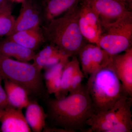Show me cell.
Segmentation results:
<instances>
[{
	"instance_id": "6da1fadb",
	"label": "cell",
	"mask_w": 132,
	"mask_h": 132,
	"mask_svg": "<svg viewBox=\"0 0 132 132\" xmlns=\"http://www.w3.org/2000/svg\"><path fill=\"white\" fill-rule=\"evenodd\" d=\"M47 118L54 126L68 132L85 131L87 121L95 110L86 86L63 98L48 100Z\"/></svg>"
},
{
	"instance_id": "7a4b0ae2",
	"label": "cell",
	"mask_w": 132,
	"mask_h": 132,
	"mask_svg": "<svg viewBox=\"0 0 132 132\" xmlns=\"http://www.w3.org/2000/svg\"><path fill=\"white\" fill-rule=\"evenodd\" d=\"M80 3L41 26L46 42L55 46L71 58L77 56L88 43L79 26Z\"/></svg>"
},
{
	"instance_id": "3957f363",
	"label": "cell",
	"mask_w": 132,
	"mask_h": 132,
	"mask_svg": "<svg viewBox=\"0 0 132 132\" xmlns=\"http://www.w3.org/2000/svg\"><path fill=\"white\" fill-rule=\"evenodd\" d=\"M86 87L92 100L95 114L108 110L121 98L128 95L114 71L109 67L91 74Z\"/></svg>"
},
{
	"instance_id": "277c9868",
	"label": "cell",
	"mask_w": 132,
	"mask_h": 132,
	"mask_svg": "<svg viewBox=\"0 0 132 132\" xmlns=\"http://www.w3.org/2000/svg\"><path fill=\"white\" fill-rule=\"evenodd\" d=\"M132 98L125 95L112 107L95 114L87 121V132H131Z\"/></svg>"
},
{
	"instance_id": "5b68a950",
	"label": "cell",
	"mask_w": 132,
	"mask_h": 132,
	"mask_svg": "<svg viewBox=\"0 0 132 132\" xmlns=\"http://www.w3.org/2000/svg\"><path fill=\"white\" fill-rule=\"evenodd\" d=\"M42 71L33 64L0 53V76L24 87L29 95L40 96L44 90Z\"/></svg>"
},
{
	"instance_id": "8992f818",
	"label": "cell",
	"mask_w": 132,
	"mask_h": 132,
	"mask_svg": "<svg viewBox=\"0 0 132 132\" xmlns=\"http://www.w3.org/2000/svg\"><path fill=\"white\" fill-rule=\"evenodd\" d=\"M102 32L98 46L111 55L132 48V13L117 20L101 24Z\"/></svg>"
},
{
	"instance_id": "52a82bcc",
	"label": "cell",
	"mask_w": 132,
	"mask_h": 132,
	"mask_svg": "<svg viewBox=\"0 0 132 132\" xmlns=\"http://www.w3.org/2000/svg\"><path fill=\"white\" fill-rule=\"evenodd\" d=\"M81 69L85 77L94 71L107 67L111 55L94 44L87 43L80 50L78 55Z\"/></svg>"
},
{
	"instance_id": "ba28073f",
	"label": "cell",
	"mask_w": 132,
	"mask_h": 132,
	"mask_svg": "<svg viewBox=\"0 0 132 132\" xmlns=\"http://www.w3.org/2000/svg\"><path fill=\"white\" fill-rule=\"evenodd\" d=\"M98 14L101 24H107L132 13V7L123 0H82Z\"/></svg>"
},
{
	"instance_id": "9c48e42d",
	"label": "cell",
	"mask_w": 132,
	"mask_h": 132,
	"mask_svg": "<svg viewBox=\"0 0 132 132\" xmlns=\"http://www.w3.org/2000/svg\"><path fill=\"white\" fill-rule=\"evenodd\" d=\"M79 24L80 29L88 43L98 46L102 32V26L98 14L86 3H80Z\"/></svg>"
},
{
	"instance_id": "30bf717a",
	"label": "cell",
	"mask_w": 132,
	"mask_h": 132,
	"mask_svg": "<svg viewBox=\"0 0 132 132\" xmlns=\"http://www.w3.org/2000/svg\"><path fill=\"white\" fill-rule=\"evenodd\" d=\"M109 67L114 71L120 81L125 93L132 97V48L122 54L111 55Z\"/></svg>"
},
{
	"instance_id": "8fae6325",
	"label": "cell",
	"mask_w": 132,
	"mask_h": 132,
	"mask_svg": "<svg viewBox=\"0 0 132 132\" xmlns=\"http://www.w3.org/2000/svg\"><path fill=\"white\" fill-rule=\"evenodd\" d=\"M21 3L20 14L15 19L10 35L19 31L40 27L42 25L41 13L33 0H24Z\"/></svg>"
},
{
	"instance_id": "7c38bea8",
	"label": "cell",
	"mask_w": 132,
	"mask_h": 132,
	"mask_svg": "<svg viewBox=\"0 0 132 132\" xmlns=\"http://www.w3.org/2000/svg\"><path fill=\"white\" fill-rule=\"evenodd\" d=\"M42 16L45 25L79 5L82 0H33Z\"/></svg>"
},
{
	"instance_id": "4fadbf2b",
	"label": "cell",
	"mask_w": 132,
	"mask_h": 132,
	"mask_svg": "<svg viewBox=\"0 0 132 132\" xmlns=\"http://www.w3.org/2000/svg\"><path fill=\"white\" fill-rule=\"evenodd\" d=\"M22 110L9 105L3 111L0 118L1 131L31 132Z\"/></svg>"
},
{
	"instance_id": "5bb4252c",
	"label": "cell",
	"mask_w": 132,
	"mask_h": 132,
	"mask_svg": "<svg viewBox=\"0 0 132 132\" xmlns=\"http://www.w3.org/2000/svg\"><path fill=\"white\" fill-rule=\"evenodd\" d=\"M6 37L34 51L46 42L41 27L19 31Z\"/></svg>"
},
{
	"instance_id": "9a60e30c",
	"label": "cell",
	"mask_w": 132,
	"mask_h": 132,
	"mask_svg": "<svg viewBox=\"0 0 132 132\" xmlns=\"http://www.w3.org/2000/svg\"><path fill=\"white\" fill-rule=\"evenodd\" d=\"M0 53L13 57L19 61L28 62L33 60L36 53L6 37L0 40Z\"/></svg>"
},
{
	"instance_id": "2e32d148",
	"label": "cell",
	"mask_w": 132,
	"mask_h": 132,
	"mask_svg": "<svg viewBox=\"0 0 132 132\" xmlns=\"http://www.w3.org/2000/svg\"><path fill=\"white\" fill-rule=\"evenodd\" d=\"M3 81L10 105L19 109L26 108L30 101L27 91L24 87L7 79H3Z\"/></svg>"
},
{
	"instance_id": "e0dca14e",
	"label": "cell",
	"mask_w": 132,
	"mask_h": 132,
	"mask_svg": "<svg viewBox=\"0 0 132 132\" xmlns=\"http://www.w3.org/2000/svg\"><path fill=\"white\" fill-rule=\"evenodd\" d=\"M26 108L25 118L31 130L34 132L42 131L46 127L47 118L43 108L37 102L30 101Z\"/></svg>"
},
{
	"instance_id": "ac0fdd59",
	"label": "cell",
	"mask_w": 132,
	"mask_h": 132,
	"mask_svg": "<svg viewBox=\"0 0 132 132\" xmlns=\"http://www.w3.org/2000/svg\"><path fill=\"white\" fill-rule=\"evenodd\" d=\"M70 58L62 60L58 64L45 69L44 78L46 87L49 94H54L59 92L60 87L62 71Z\"/></svg>"
},
{
	"instance_id": "d6986e66",
	"label": "cell",
	"mask_w": 132,
	"mask_h": 132,
	"mask_svg": "<svg viewBox=\"0 0 132 132\" xmlns=\"http://www.w3.org/2000/svg\"><path fill=\"white\" fill-rule=\"evenodd\" d=\"M71 58V60H69L64 66L62 75L60 87L58 93L55 95V98L62 99L67 96L74 74L76 69L80 67L77 56Z\"/></svg>"
},
{
	"instance_id": "ffe728a7",
	"label": "cell",
	"mask_w": 132,
	"mask_h": 132,
	"mask_svg": "<svg viewBox=\"0 0 132 132\" xmlns=\"http://www.w3.org/2000/svg\"><path fill=\"white\" fill-rule=\"evenodd\" d=\"M61 52H62L55 46L49 44L40 52L35 54L33 59V64L42 71L47 67L53 57Z\"/></svg>"
},
{
	"instance_id": "44dd1931",
	"label": "cell",
	"mask_w": 132,
	"mask_h": 132,
	"mask_svg": "<svg viewBox=\"0 0 132 132\" xmlns=\"http://www.w3.org/2000/svg\"><path fill=\"white\" fill-rule=\"evenodd\" d=\"M15 20L12 14H0V37L11 34Z\"/></svg>"
},
{
	"instance_id": "7402d4cb",
	"label": "cell",
	"mask_w": 132,
	"mask_h": 132,
	"mask_svg": "<svg viewBox=\"0 0 132 132\" xmlns=\"http://www.w3.org/2000/svg\"><path fill=\"white\" fill-rule=\"evenodd\" d=\"M85 77L80 66L76 69L74 74L70 85L69 93L77 91L82 86V81Z\"/></svg>"
},
{
	"instance_id": "603a6c76",
	"label": "cell",
	"mask_w": 132,
	"mask_h": 132,
	"mask_svg": "<svg viewBox=\"0 0 132 132\" xmlns=\"http://www.w3.org/2000/svg\"><path fill=\"white\" fill-rule=\"evenodd\" d=\"M3 79L0 76V112H2L10 105L5 89L3 87L2 82Z\"/></svg>"
},
{
	"instance_id": "cb8c5ba5",
	"label": "cell",
	"mask_w": 132,
	"mask_h": 132,
	"mask_svg": "<svg viewBox=\"0 0 132 132\" xmlns=\"http://www.w3.org/2000/svg\"><path fill=\"white\" fill-rule=\"evenodd\" d=\"M13 3L9 0H0V14H12Z\"/></svg>"
},
{
	"instance_id": "d4e9b609",
	"label": "cell",
	"mask_w": 132,
	"mask_h": 132,
	"mask_svg": "<svg viewBox=\"0 0 132 132\" xmlns=\"http://www.w3.org/2000/svg\"><path fill=\"white\" fill-rule=\"evenodd\" d=\"M123 1L132 7V0H123Z\"/></svg>"
},
{
	"instance_id": "484cf974",
	"label": "cell",
	"mask_w": 132,
	"mask_h": 132,
	"mask_svg": "<svg viewBox=\"0 0 132 132\" xmlns=\"http://www.w3.org/2000/svg\"><path fill=\"white\" fill-rule=\"evenodd\" d=\"M13 2L21 3L24 0H9Z\"/></svg>"
},
{
	"instance_id": "4316f807",
	"label": "cell",
	"mask_w": 132,
	"mask_h": 132,
	"mask_svg": "<svg viewBox=\"0 0 132 132\" xmlns=\"http://www.w3.org/2000/svg\"><path fill=\"white\" fill-rule=\"evenodd\" d=\"M3 112H0V118H1V116L2 115Z\"/></svg>"
}]
</instances>
